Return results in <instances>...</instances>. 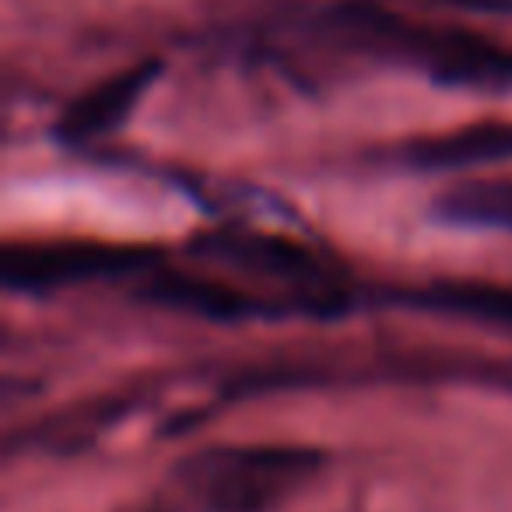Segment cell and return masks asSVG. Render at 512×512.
<instances>
[{"label": "cell", "mask_w": 512, "mask_h": 512, "mask_svg": "<svg viewBox=\"0 0 512 512\" xmlns=\"http://www.w3.org/2000/svg\"><path fill=\"white\" fill-rule=\"evenodd\" d=\"M158 256L144 246L116 242H32L11 246L4 256V285L18 292H60L88 281L127 278L155 267Z\"/></svg>", "instance_id": "obj_4"}, {"label": "cell", "mask_w": 512, "mask_h": 512, "mask_svg": "<svg viewBox=\"0 0 512 512\" xmlns=\"http://www.w3.org/2000/svg\"><path fill=\"white\" fill-rule=\"evenodd\" d=\"M144 299L158 302L165 309H176V313H193V316H204V320H228V323L271 313V309H264L271 302L242 292L239 285L186 278V274H155L144 285Z\"/></svg>", "instance_id": "obj_6"}, {"label": "cell", "mask_w": 512, "mask_h": 512, "mask_svg": "<svg viewBox=\"0 0 512 512\" xmlns=\"http://www.w3.org/2000/svg\"><path fill=\"white\" fill-rule=\"evenodd\" d=\"M193 253L228 271L249 274L267 285H281L288 295H299L302 306L334 302L330 271L313 249L285 235L260 232V228H214L193 242Z\"/></svg>", "instance_id": "obj_3"}, {"label": "cell", "mask_w": 512, "mask_h": 512, "mask_svg": "<svg viewBox=\"0 0 512 512\" xmlns=\"http://www.w3.org/2000/svg\"><path fill=\"white\" fill-rule=\"evenodd\" d=\"M323 467L306 446H207L172 467V491L193 512H274Z\"/></svg>", "instance_id": "obj_1"}, {"label": "cell", "mask_w": 512, "mask_h": 512, "mask_svg": "<svg viewBox=\"0 0 512 512\" xmlns=\"http://www.w3.org/2000/svg\"><path fill=\"white\" fill-rule=\"evenodd\" d=\"M158 71H162L158 60H144V64L123 67L113 78L99 81L67 106V113L57 123V134L71 144H85L120 130L130 120L137 102L144 99V92L155 85Z\"/></svg>", "instance_id": "obj_5"}, {"label": "cell", "mask_w": 512, "mask_h": 512, "mask_svg": "<svg viewBox=\"0 0 512 512\" xmlns=\"http://www.w3.org/2000/svg\"><path fill=\"white\" fill-rule=\"evenodd\" d=\"M337 25L351 39L421 67L442 85L512 92V46L463 29H428L376 8L337 11Z\"/></svg>", "instance_id": "obj_2"}, {"label": "cell", "mask_w": 512, "mask_h": 512, "mask_svg": "<svg viewBox=\"0 0 512 512\" xmlns=\"http://www.w3.org/2000/svg\"><path fill=\"white\" fill-rule=\"evenodd\" d=\"M474 8H491V11H505L512 8V0H470Z\"/></svg>", "instance_id": "obj_10"}, {"label": "cell", "mask_w": 512, "mask_h": 512, "mask_svg": "<svg viewBox=\"0 0 512 512\" xmlns=\"http://www.w3.org/2000/svg\"><path fill=\"white\" fill-rule=\"evenodd\" d=\"M404 165L425 172L470 169V165L509 162L512 158V123H474V127L453 130V134L414 141L400 151Z\"/></svg>", "instance_id": "obj_7"}, {"label": "cell", "mask_w": 512, "mask_h": 512, "mask_svg": "<svg viewBox=\"0 0 512 512\" xmlns=\"http://www.w3.org/2000/svg\"><path fill=\"white\" fill-rule=\"evenodd\" d=\"M414 306L439 309V313L470 316V320L512 327V288L484 285V281H442L425 292H414Z\"/></svg>", "instance_id": "obj_9"}, {"label": "cell", "mask_w": 512, "mask_h": 512, "mask_svg": "<svg viewBox=\"0 0 512 512\" xmlns=\"http://www.w3.org/2000/svg\"><path fill=\"white\" fill-rule=\"evenodd\" d=\"M435 214L446 225L512 232V179H474L453 186L435 204Z\"/></svg>", "instance_id": "obj_8"}]
</instances>
